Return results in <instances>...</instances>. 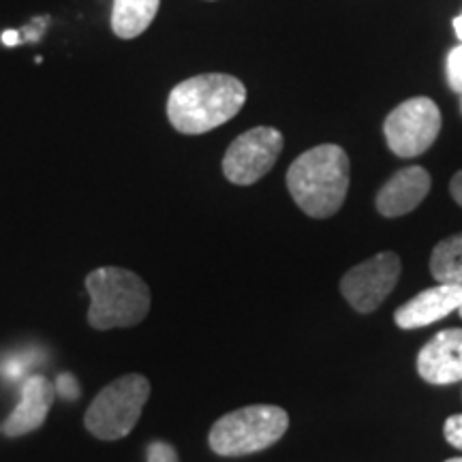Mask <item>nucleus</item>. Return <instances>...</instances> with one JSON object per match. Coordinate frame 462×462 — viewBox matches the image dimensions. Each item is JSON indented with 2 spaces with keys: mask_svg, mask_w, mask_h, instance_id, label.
Segmentation results:
<instances>
[{
  "mask_svg": "<svg viewBox=\"0 0 462 462\" xmlns=\"http://www.w3.org/2000/svg\"><path fill=\"white\" fill-rule=\"evenodd\" d=\"M245 101V84L234 75H195L173 86L167 97V118L182 135H201L229 123Z\"/></svg>",
  "mask_w": 462,
  "mask_h": 462,
  "instance_id": "nucleus-1",
  "label": "nucleus"
},
{
  "mask_svg": "<svg viewBox=\"0 0 462 462\" xmlns=\"http://www.w3.org/2000/svg\"><path fill=\"white\" fill-rule=\"evenodd\" d=\"M287 189L304 215L334 217L349 190V157L334 143L306 150L287 170Z\"/></svg>",
  "mask_w": 462,
  "mask_h": 462,
  "instance_id": "nucleus-2",
  "label": "nucleus"
},
{
  "mask_svg": "<svg viewBox=\"0 0 462 462\" xmlns=\"http://www.w3.org/2000/svg\"><path fill=\"white\" fill-rule=\"evenodd\" d=\"M90 296L88 323L95 330L131 328L146 319L150 289L140 276L125 268H97L86 276Z\"/></svg>",
  "mask_w": 462,
  "mask_h": 462,
  "instance_id": "nucleus-3",
  "label": "nucleus"
},
{
  "mask_svg": "<svg viewBox=\"0 0 462 462\" xmlns=\"http://www.w3.org/2000/svg\"><path fill=\"white\" fill-rule=\"evenodd\" d=\"M289 429L285 409L274 404H251L236 409L215 421L208 435L210 449L218 456H248L281 441Z\"/></svg>",
  "mask_w": 462,
  "mask_h": 462,
  "instance_id": "nucleus-4",
  "label": "nucleus"
},
{
  "mask_svg": "<svg viewBox=\"0 0 462 462\" xmlns=\"http://www.w3.org/2000/svg\"><path fill=\"white\" fill-rule=\"evenodd\" d=\"M150 398V381L143 374H125L106 385L84 415L92 437L101 441H118L135 429L143 404Z\"/></svg>",
  "mask_w": 462,
  "mask_h": 462,
  "instance_id": "nucleus-5",
  "label": "nucleus"
},
{
  "mask_svg": "<svg viewBox=\"0 0 462 462\" xmlns=\"http://www.w3.org/2000/svg\"><path fill=\"white\" fill-rule=\"evenodd\" d=\"M441 133V109L429 97H413L392 109L383 123L388 148L396 157L413 159L424 154Z\"/></svg>",
  "mask_w": 462,
  "mask_h": 462,
  "instance_id": "nucleus-6",
  "label": "nucleus"
},
{
  "mask_svg": "<svg viewBox=\"0 0 462 462\" xmlns=\"http://www.w3.org/2000/svg\"><path fill=\"white\" fill-rule=\"evenodd\" d=\"M285 140L273 126H255L231 142L223 157V173L229 182L248 187L273 170L279 161Z\"/></svg>",
  "mask_w": 462,
  "mask_h": 462,
  "instance_id": "nucleus-7",
  "label": "nucleus"
},
{
  "mask_svg": "<svg viewBox=\"0 0 462 462\" xmlns=\"http://www.w3.org/2000/svg\"><path fill=\"white\" fill-rule=\"evenodd\" d=\"M398 279L401 257L385 251L354 265L340 281V293L357 313H373L394 291Z\"/></svg>",
  "mask_w": 462,
  "mask_h": 462,
  "instance_id": "nucleus-8",
  "label": "nucleus"
},
{
  "mask_svg": "<svg viewBox=\"0 0 462 462\" xmlns=\"http://www.w3.org/2000/svg\"><path fill=\"white\" fill-rule=\"evenodd\" d=\"M418 373L426 383L449 385L462 381V328L441 330L421 346Z\"/></svg>",
  "mask_w": 462,
  "mask_h": 462,
  "instance_id": "nucleus-9",
  "label": "nucleus"
},
{
  "mask_svg": "<svg viewBox=\"0 0 462 462\" xmlns=\"http://www.w3.org/2000/svg\"><path fill=\"white\" fill-rule=\"evenodd\" d=\"M462 306V285L437 282L404 302L394 313V321L402 330H418L448 317Z\"/></svg>",
  "mask_w": 462,
  "mask_h": 462,
  "instance_id": "nucleus-10",
  "label": "nucleus"
},
{
  "mask_svg": "<svg viewBox=\"0 0 462 462\" xmlns=\"http://www.w3.org/2000/svg\"><path fill=\"white\" fill-rule=\"evenodd\" d=\"M430 184V173L424 167H404L381 187L374 206H377L379 215L385 218L404 217L429 198Z\"/></svg>",
  "mask_w": 462,
  "mask_h": 462,
  "instance_id": "nucleus-11",
  "label": "nucleus"
},
{
  "mask_svg": "<svg viewBox=\"0 0 462 462\" xmlns=\"http://www.w3.org/2000/svg\"><path fill=\"white\" fill-rule=\"evenodd\" d=\"M54 402V385L43 374H32L22 385V401L9 418L5 420L3 432L7 437H22L42 429Z\"/></svg>",
  "mask_w": 462,
  "mask_h": 462,
  "instance_id": "nucleus-12",
  "label": "nucleus"
},
{
  "mask_svg": "<svg viewBox=\"0 0 462 462\" xmlns=\"http://www.w3.org/2000/svg\"><path fill=\"white\" fill-rule=\"evenodd\" d=\"M161 0H114L112 31L118 39H135L157 17Z\"/></svg>",
  "mask_w": 462,
  "mask_h": 462,
  "instance_id": "nucleus-13",
  "label": "nucleus"
},
{
  "mask_svg": "<svg viewBox=\"0 0 462 462\" xmlns=\"http://www.w3.org/2000/svg\"><path fill=\"white\" fill-rule=\"evenodd\" d=\"M430 273L437 282L462 285V234L449 236L432 248Z\"/></svg>",
  "mask_w": 462,
  "mask_h": 462,
  "instance_id": "nucleus-14",
  "label": "nucleus"
},
{
  "mask_svg": "<svg viewBox=\"0 0 462 462\" xmlns=\"http://www.w3.org/2000/svg\"><path fill=\"white\" fill-rule=\"evenodd\" d=\"M446 73H448L449 88H452L454 92H458V95L462 97V43L449 50Z\"/></svg>",
  "mask_w": 462,
  "mask_h": 462,
  "instance_id": "nucleus-15",
  "label": "nucleus"
},
{
  "mask_svg": "<svg viewBox=\"0 0 462 462\" xmlns=\"http://www.w3.org/2000/svg\"><path fill=\"white\" fill-rule=\"evenodd\" d=\"M146 458H148V462H180L176 448H173L171 443H165V441L150 443Z\"/></svg>",
  "mask_w": 462,
  "mask_h": 462,
  "instance_id": "nucleus-16",
  "label": "nucleus"
},
{
  "mask_svg": "<svg viewBox=\"0 0 462 462\" xmlns=\"http://www.w3.org/2000/svg\"><path fill=\"white\" fill-rule=\"evenodd\" d=\"M443 437H446L449 446L462 452V413L446 420V424H443Z\"/></svg>",
  "mask_w": 462,
  "mask_h": 462,
  "instance_id": "nucleus-17",
  "label": "nucleus"
},
{
  "mask_svg": "<svg viewBox=\"0 0 462 462\" xmlns=\"http://www.w3.org/2000/svg\"><path fill=\"white\" fill-rule=\"evenodd\" d=\"M56 392L60 394L65 401H78L79 398V385H78V379L73 377V374H60V377L56 379Z\"/></svg>",
  "mask_w": 462,
  "mask_h": 462,
  "instance_id": "nucleus-18",
  "label": "nucleus"
},
{
  "mask_svg": "<svg viewBox=\"0 0 462 462\" xmlns=\"http://www.w3.org/2000/svg\"><path fill=\"white\" fill-rule=\"evenodd\" d=\"M449 193H452L456 204L462 208V170L458 173H454L452 182H449Z\"/></svg>",
  "mask_w": 462,
  "mask_h": 462,
  "instance_id": "nucleus-19",
  "label": "nucleus"
},
{
  "mask_svg": "<svg viewBox=\"0 0 462 462\" xmlns=\"http://www.w3.org/2000/svg\"><path fill=\"white\" fill-rule=\"evenodd\" d=\"M20 32H17V31H5L3 32V43L5 45H17V43H20Z\"/></svg>",
  "mask_w": 462,
  "mask_h": 462,
  "instance_id": "nucleus-20",
  "label": "nucleus"
},
{
  "mask_svg": "<svg viewBox=\"0 0 462 462\" xmlns=\"http://www.w3.org/2000/svg\"><path fill=\"white\" fill-rule=\"evenodd\" d=\"M454 32H456V37H458L460 43H462V14L454 20Z\"/></svg>",
  "mask_w": 462,
  "mask_h": 462,
  "instance_id": "nucleus-21",
  "label": "nucleus"
},
{
  "mask_svg": "<svg viewBox=\"0 0 462 462\" xmlns=\"http://www.w3.org/2000/svg\"><path fill=\"white\" fill-rule=\"evenodd\" d=\"M446 462H462V456H460V458H449V460H446Z\"/></svg>",
  "mask_w": 462,
  "mask_h": 462,
  "instance_id": "nucleus-22",
  "label": "nucleus"
},
{
  "mask_svg": "<svg viewBox=\"0 0 462 462\" xmlns=\"http://www.w3.org/2000/svg\"><path fill=\"white\" fill-rule=\"evenodd\" d=\"M458 315H460V317H462V306H460V309H458Z\"/></svg>",
  "mask_w": 462,
  "mask_h": 462,
  "instance_id": "nucleus-23",
  "label": "nucleus"
},
{
  "mask_svg": "<svg viewBox=\"0 0 462 462\" xmlns=\"http://www.w3.org/2000/svg\"><path fill=\"white\" fill-rule=\"evenodd\" d=\"M460 112H462V97H460Z\"/></svg>",
  "mask_w": 462,
  "mask_h": 462,
  "instance_id": "nucleus-24",
  "label": "nucleus"
}]
</instances>
